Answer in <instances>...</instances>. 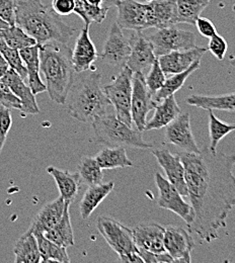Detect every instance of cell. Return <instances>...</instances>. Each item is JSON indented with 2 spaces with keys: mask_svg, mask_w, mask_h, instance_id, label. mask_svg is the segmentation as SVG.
<instances>
[{
  "mask_svg": "<svg viewBox=\"0 0 235 263\" xmlns=\"http://www.w3.org/2000/svg\"><path fill=\"white\" fill-rule=\"evenodd\" d=\"M185 167L194 219L188 226L201 242L211 243L225 229L229 213L235 208L234 154L212 153L209 148L199 153L176 152Z\"/></svg>",
  "mask_w": 235,
  "mask_h": 263,
  "instance_id": "cell-1",
  "label": "cell"
},
{
  "mask_svg": "<svg viewBox=\"0 0 235 263\" xmlns=\"http://www.w3.org/2000/svg\"><path fill=\"white\" fill-rule=\"evenodd\" d=\"M15 25L37 41L67 44L75 29L64 23L46 0H17Z\"/></svg>",
  "mask_w": 235,
  "mask_h": 263,
  "instance_id": "cell-2",
  "label": "cell"
},
{
  "mask_svg": "<svg viewBox=\"0 0 235 263\" xmlns=\"http://www.w3.org/2000/svg\"><path fill=\"white\" fill-rule=\"evenodd\" d=\"M71 54L67 44L48 42L40 45V71L44 74L50 99L58 104H65L74 82Z\"/></svg>",
  "mask_w": 235,
  "mask_h": 263,
  "instance_id": "cell-3",
  "label": "cell"
},
{
  "mask_svg": "<svg viewBox=\"0 0 235 263\" xmlns=\"http://www.w3.org/2000/svg\"><path fill=\"white\" fill-rule=\"evenodd\" d=\"M91 69L89 73L74 79L65 103L72 118L92 124L95 119L106 114L111 102L101 86V72L95 65Z\"/></svg>",
  "mask_w": 235,
  "mask_h": 263,
  "instance_id": "cell-4",
  "label": "cell"
},
{
  "mask_svg": "<svg viewBox=\"0 0 235 263\" xmlns=\"http://www.w3.org/2000/svg\"><path fill=\"white\" fill-rule=\"evenodd\" d=\"M94 142L106 147H129L134 149H153V144L146 142L138 129L120 121L116 116L104 114L92 123Z\"/></svg>",
  "mask_w": 235,
  "mask_h": 263,
  "instance_id": "cell-5",
  "label": "cell"
},
{
  "mask_svg": "<svg viewBox=\"0 0 235 263\" xmlns=\"http://www.w3.org/2000/svg\"><path fill=\"white\" fill-rule=\"evenodd\" d=\"M97 228L109 246L118 254L120 262H143L131 229L119 221L104 216L98 218Z\"/></svg>",
  "mask_w": 235,
  "mask_h": 263,
  "instance_id": "cell-6",
  "label": "cell"
},
{
  "mask_svg": "<svg viewBox=\"0 0 235 263\" xmlns=\"http://www.w3.org/2000/svg\"><path fill=\"white\" fill-rule=\"evenodd\" d=\"M132 76L133 72L127 67H123L121 72L116 75L112 82L102 86L104 95L114 105L116 117L132 127L131 99H132Z\"/></svg>",
  "mask_w": 235,
  "mask_h": 263,
  "instance_id": "cell-7",
  "label": "cell"
},
{
  "mask_svg": "<svg viewBox=\"0 0 235 263\" xmlns=\"http://www.w3.org/2000/svg\"><path fill=\"white\" fill-rule=\"evenodd\" d=\"M146 36L151 42L156 57L173 51L189 50L196 47L195 33L173 27L156 29V31Z\"/></svg>",
  "mask_w": 235,
  "mask_h": 263,
  "instance_id": "cell-8",
  "label": "cell"
},
{
  "mask_svg": "<svg viewBox=\"0 0 235 263\" xmlns=\"http://www.w3.org/2000/svg\"><path fill=\"white\" fill-rule=\"evenodd\" d=\"M118 9L117 24L121 29L134 32H143L151 29V10L149 2L136 0H119L116 4Z\"/></svg>",
  "mask_w": 235,
  "mask_h": 263,
  "instance_id": "cell-9",
  "label": "cell"
},
{
  "mask_svg": "<svg viewBox=\"0 0 235 263\" xmlns=\"http://www.w3.org/2000/svg\"><path fill=\"white\" fill-rule=\"evenodd\" d=\"M155 183L158 190V206L172 212L189 226L194 219L191 203L187 202L178 191L159 172L155 173Z\"/></svg>",
  "mask_w": 235,
  "mask_h": 263,
  "instance_id": "cell-10",
  "label": "cell"
},
{
  "mask_svg": "<svg viewBox=\"0 0 235 263\" xmlns=\"http://www.w3.org/2000/svg\"><path fill=\"white\" fill-rule=\"evenodd\" d=\"M156 101L145 82V76L136 72L132 76V99H131V117L132 122L139 131H144L147 122V116L154 109Z\"/></svg>",
  "mask_w": 235,
  "mask_h": 263,
  "instance_id": "cell-11",
  "label": "cell"
},
{
  "mask_svg": "<svg viewBox=\"0 0 235 263\" xmlns=\"http://www.w3.org/2000/svg\"><path fill=\"white\" fill-rule=\"evenodd\" d=\"M130 52L131 46L129 40L124 35L118 24L114 23L105 39L103 50L99 54L101 62L111 67L123 68L126 66Z\"/></svg>",
  "mask_w": 235,
  "mask_h": 263,
  "instance_id": "cell-12",
  "label": "cell"
},
{
  "mask_svg": "<svg viewBox=\"0 0 235 263\" xmlns=\"http://www.w3.org/2000/svg\"><path fill=\"white\" fill-rule=\"evenodd\" d=\"M166 128L167 143L177 148L179 152L199 153L201 151L192 133L189 112H180Z\"/></svg>",
  "mask_w": 235,
  "mask_h": 263,
  "instance_id": "cell-13",
  "label": "cell"
},
{
  "mask_svg": "<svg viewBox=\"0 0 235 263\" xmlns=\"http://www.w3.org/2000/svg\"><path fill=\"white\" fill-rule=\"evenodd\" d=\"M165 249L173 259V263H190L195 241L189 230L168 226L165 230Z\"/></svg>",
  "mask_w": 235,
  "mask_h": 263,
  "instance_id": "cell-14",
  "label": "cell"
},
{
  "mask_svg": "<svg viewBox=\"0 0 235 263\" xmlns=\"http://www.w3.org/2000/svg\"><path fill=\"white\" fill-rule=\"evenodd\" d=\"M131 52L126 66L133 72L147 74L157 57L154 54L153 46L143 32H135L129 39Z\"/></svg>",
  "mask_w": 235,
  "mask_h": 263,
  "instance_id": "cell-15",
  "label": "cell"
},
{
  "mask_svg": "<svg viewBox=\"0 0 235 263\" xmlns=\"http://www.w3.org/2000/svg\"><path fill=\"white\" fill-rule=\"evenodd\" d=\"M153 156L165 170L168 180L184 197H188V187L185 179V167L177 154H172L168 148L160 147L152 150Z\"/></svg>",
  "mask_w": 235,
  "mask_h": 263,
  "instance_id": "cell-16",
  "label": "cell"
},
{
  "mask_svg": "<svg viewBox=\"0 0 235 263\" xmlns=\"http://www.w3.org/2000/svg\"><path fill=\"white\" fill-rule=\"evenodd\" d=\"M99 54L94 42L89 36V26L81 29L78 34L74 49L71 54V61L75 73H83L88 71L98 59Z\"/></svg>",
  "mask_w": 235,
  "mask_h": 263,
  "instance_id": "cell-17",
  "label": "cell"
},
{
  "mask_svg": "<svg viewBox=\"0 0 235 263\" xmlns=\"http://www.w3.org/2000/svg\"><path fill=\"white\" fill-rule=\"evenodd\" d=\"M208 50L202 47H194L189 50L173 51L166 55L157 57V61L166 75L176 74L186 71L189 67L201 58Z\"/></svg>",
  "mask_w": 235,
  "mask_h": 263,
  "instance_id": "cell-18",
  "label": "cell"
},
{
  "mask_svg": "<svg viewBox=\"0 0 235 263\" xmlns=\"http://www.w3.org/2000/svg\"><path fill=\"white\" fill-rule=\"evenodd\" d=\"M1 80L9 87L12 93L21 100L22 107L20 110L24 116L40 114L35 96L33 93L30 85L27 84L26 80H24L14 70L9 68Z\"/></svg>",
  "mask_w": 235,
  "mask_h": 263,
  "instance_id": "cell-19",
  "label": "cell"
},
{
  "mask_svg": "<svg viewBox=\"0 0 235 263\" xmlns=\"http://www.w3.org/2000/svg\"><path fill=\"white\" fill-rule=\"evenodd\" d=\"M165 230L166 228L157 223H146L136 226L132 232L137 247L154 253L165 252Z\"/></svg>",
  "mask_w": 235,
  "mask_h": 263,
  "instance_id": "cell-20",
  "label": "cell"
},
{
  "mask_svg": "<svg viewBox=\"0 0 235 263\" xmlns=\"http://www.w3.org/2000/svg\"><path fill=\"white\" fill-rule=\"evenodd\" d=\"M65 204L66 201L61 197L45 204L35 216L30 229L43 234L51 230L61 220Z\"/></svg>",
  "mask_w": 235,
  "mask_h": 263,
  "instance_id": "cell-21",
  "label": "cell"
},
{
  "mask_svg": "<svg viewBox=\"0 0 235 263\" xmlns=\"http://www.w3.org/2000/svg\"><path fill=\"white\" fill-rule=\"evenodd\" d=\"M153 117L146 122L144 131L159 130L166 128L180 112L182 109L176 102L174 95L169 96L167 99L157 102Z\"/></svg>",
  "mask_w": 235,
  "mask_h": 263,
  "instance_id": "cell-22",
  "label": "cell"
},
{
  "mask_svg": "<svg viewBox=\"0 0 235 263\" xmlns=\"http://www.w3.org/2000/svg\"><path fill=\"white\" fill-rule=\"evenodd\" d=\"M47 172L54 178L60 197L66 202L72 203L77 197L80 186L81 178L79 173H71L68 170H61L54 166H49Z\"/></svg>",
  "mask_w": 235,
  "mask_h": 263,
  "instance_id": "cell-23",
  "label": "cell"
},
{
  "mask_svg": "<svg viewBox=\"0 0 235 263\" xmlns=\"http://www.w3.org/2000/svg\"><path fill=\"white\" fill-rule=\"evenodd\" d=\"M21 57L28 71V82L34 96L47 91L46 84L40 76V45L20 50Z\"/></svg>",
  "mask_w": 235,
  "mask_h": 263,
  "instance_id": "cell-24",
  "label": "cell"
},
{
  "mask_svg": "<svg viewBox=\"0 0 235 263\" xmlns=\"http://www.w3.org/2000/svg\"><path fill=\"white\" fill-rule=\"evenodd\" d=\"M151 29L173 27L177 24L176 0H150Z\"/></svg>",
  "mask_w": 235,
  "mask_h": 263,
  "instance_id": "cell-25",
  "label": "cell"
},
{
  "mask_svg": "<svg viewBox=\"0 0 235 263\" xmlns=\"http://www.w3.org/2000/svg\"><path fill=\"white\" fill-rule=\"evenodd\" d=\"M114 187L115 183L113 181L88 186L79 203L81 218L83 220L88 219L101 201L112 193Z\"/></svg>",
  "mask_w": 235,
  "mask_h": 263,
  "instance_id": "cell-26",
  "label": "cell"
},
{
  "mask_svg": "<svg viewBox=\"0 0 235 263\" xmlns=\"http://www.w3.org/2000/svg\"><path fill=\"white\" fill-rule=\"evenodd\" d=\"M189 105L196 106L206 110H224L235 111V92L220 96H200L193 95L186 99Z\"/></svg>",
  "mask_w": 235,
  "mask_h": 263,
  "instance_id": "cell-27",
  "label": "cell"
},
{
  "mask_svg": "<svg viewBox=\"0 0 235 263\" xmlns=\"http://www.w3.org/2000/svg\"><path fill=\"white\" fill-rule=\"evenodd\" d=\"M70 204L71 203L66 202L61 220L51 230L44 233V236L47 239L56 243L59 246L66 247V248L75 245L73 228H72L70 212H69Z\"/></svg>",
  "mask_w": 235,
  "mask_h": 263,
  "instance_id": "cell-28",
  "label": "cell"
},
{
  "mask_svg": "<svg viewBox=\"0 0 235 263\" xmlns=\"http://www.w3.org/2000/svg\"><path fill=\"white\" fill-rule=\"evenodd\" d=\"M15 263L41 262L38 242L32 231H27L15 243L13 248Z\"/></svg>",
  "mask_w": 235,
  "mask_h": 263,
  "instance_id": "cell-29",
  "label": "cell"
},
{
  "mask_svg": "<svg viewBox=\"0 0 235 263\" xmlns=\"http://www.w3.org/2000/svg\"><path fill=\"white\" fill-rule=\"evenodd\" d=\"M32 232L34 233V237L38 242V247L41 255V262L69 263L71 261L68 255L66 247L59 246L56 243L50 241L41 232H37V231H32Z\"/></svg>",
  "mask_w": 235,
  "mask_h": 263,
  "instance_id": "cell-30",
  "label": "cell"
},
{
  "mask_svg": "<svg viewBox=\"0 0 235 263\" xmlns=\"http://www.w3.org/2000/svg\"><path fill=\"white\" fill-rule=\"evenodd\" d=\"M96 159L102 169H116L133 166V162L128 157L124 147H106L98 153Z\"/></svg>",
  "mask_w": 235,
  "mask_h": 263,
  "instance_id": "cell-31",
  "label": "cell"
},
{
  "mask_svg": "<svg viewBox=\"0 0 235 263\" xmlns=\"http://www.w3.org/2000/svg\"><path fill=\"white\" fill-rule=\"evenodd\" d=\"M200 65L201 61H197L191 67H189L186 71L176 74H171L170 77L166 79L162 87L153 96L154 100L156 102H159L162 99H167L169 96H172L176 91H178L185 85V82L187 81L189 76L193 74L195 71H197L200 68Z\"/></svg>",
  "mask_w": 235,
  "mask_h": 263,
  "instance_id": "cell-32",
  "label": "cell"
},
{
  "mask_svg": "<svg viewBox=\"0 0 235 263\" xmlns=\"http://www.w3.org/2000/svg\"><path fill=\"white\" fill-rule=\"evenodd\" d=\"M210 0H176L177 24L194 25Z\"/></svg>",
  "mask_w": 235,
  "mask_h": 263,
  "instance_id": "cell-33",
  "label": "cell"
},
{
  "mask_svg": "<svg viewBox=\"0 0 235 263\" xmlns=\"http://www.w3.org/2000/svg\"><path fill=\"white\" fill-rule=\"evenodd\" d=\"M0 39H2L8 47L19 51L38 44L34 37L29 35L16 25L0 30Z\"/></svg>",
  "mask_w": 235,
  "mask_h": 263,
  "instance_id": "cell-34",
  "label": "cell"
},
{
  "mask_svg": "<svg viewBox=\"0 0 235 263\" xmlns=\"http://www.w3.org/2000/svg\"><path fill=\"white\" fill-rule=\"evenodd\" d=\"M102 168L98 163L96 157L83 156L78 163V173L81 182L87 186L96 185L102 182L103 173Z\"/></svg>",
  "mask_w": 235,
  "mask_h": 263,
  "instance_id": "cell-35",
  "label": "cell"
},
{
  "mask_svg": "<svg viewBox=\"0 0 235 263\" xmlns=\"http://www.w3.org/2000/svg\"><path fill=\"white\" fill-rule=\"evenodd\" d=\"M235 131V124H226L219 120L213 110H209V150L212 153L217 152V147L220 141L231 132Z\"/></svg>",
  "mask_w": 235,
  "mask_h": 263,
  "instance_id": "cell-36",
  "label": "cell"
},
{
  "mask_svg": "<svg viewBox=\"0 0 235 263\" xmlns=\"http://www.w3.org/2000/svg\"><path fill=\"white\" fill-rule=\"evenodd\" d=\"M74 13L78 14L84 22L85 26H91L93 23L101 24L107 14V9L88 3L86 0H74Z\"/></svg>",
  "mask_w": 235,
  "mask_h": 263,
  "instance_id": "cell-37",
  "label": "cell"
},
{
  "mask_svg": "<svg viewBox=\"0 0 235 263\" xmlns=\"http://www.w3.org/2000/svg\"><path fill=\"white\" fill-rule=\"evenodd\" d=\"M0 54L3 56L10 69L14 70L24 80H28V71L19 50L8 47L4 41L0 39Z\"/></svg>",
  "mask_w": 235,
  "mask_h": 263,
  "instance_id": "cell-38",
  "label": "cell"
},
{
  "mask_svg": "<svg viewBox=\"0 0 235 263\" xmlns=\"http://www.w3.org/2000/svg\"><path fill=\"white\" fill-rule=\"evenodd\" d=\"M166 77L167 75L164 73L162 69L160 68V65L156 59L153 65L151 66V68L147 72V74L145 75L146 85L153 96L162 87L167 79Z\"/></svg>",
  "mask_w": 235,
  "mask_h": 263,
  "instance_id": "cell-39",
  "label": "cell"
},
{
  "mask_svg": "<svg viewBox=\"0 0 235 263\" xmlns=\"http://www.w3.org/2000/svg\"><path fill=\"white\" fill-rule=\"evenodd\" d=\"M12 126V116L10 108L0 103V153L5 145L7 135Z\"/></svg>",
  "mask_w": 235,
  "mask_h": 263,
  "instance_id": "cell-40",
  "label": "cell"
},
{
  "mask_svg": "<svg viewBox=\"0 0 235 263\" xmlns=\"http://www.w3.org/2000/svg\"><path fill=\"white\" fill-rule=\"evenodd\" d=\"M227 49H228L227 42L225 41V39L222 35L216 33L212 37L209 39V44H208L207 50H209L210 53L215 58H217L219 61L224 60Z\"/></svg>",
  "mask_w": 235,
  "mask_h": 263,
  "instance_id": "cell-41",
  "label": "cell"
},
{
  "mask_svg": "<svg viewBox=\"0 0 235 263\" xmlns=\"http://www.w3.org/2000/svg\"><path fill=\"white\" fill-rule=\"evenodd\" d=\"M0 103L8 108H15L21 109L22 102L17 99L12 91L9 89V87L0 79Z\"/></svg>",
  "mask_w": 235,
  "mask_h": 263,
  "instance_id": "cell-42",
  "label": "cell"
},
{
  "mask_svg": "<svg viewBox=\"0 0 235 263\" xmlns=\"http://www.w3.org/2000/svg\"><path fill=\"white\" fill-rule=\"evenodd\" d=\"M17 0H0V17L9 26L15 25V8Z\"/></svg>",
  "mask_w": 235,
  "mask_h": 263,
  "instance_id": "cell-43",
  "label": "cell"
},
{
  "mask_svg": "<svg viewBox=\"0 0 235 263\" xmlns=\"http://www.w3.org/2000/svg\"><path fill=\"white\" fill-rule=\"evenodd\" d=\"M195 26L197 27L198 32H199L200 34L203 35L204 37L210 39V37H212L214 34L217 33V30H216V27L214 26V24H213L209 18L203 17L201 15L196 20Z\"/></svg>",
  "mask_w": 235,
  "mask_h": 263,
  "instance_id": "cell-44",
  "label": "cell"
},
{
  "mask_svg": "<svg viewBox=\"0 0 235 263\" xmlns=\"http://www.w3.org/2000/svg\"><path fill=\"white\" fill-rule=\"evenodd\" d=\"M51 6L53 10L60 16H66L74 11V0H52Z\"/></svg>",
  "mask_w": 235,
  "mask_h": 263,
  "instance_id": "cell-45",
  "label": "cell"
},
{
  "mask_svg": "<svg viewBox=\"0 0 235 263\" xmlns=\"http://www.w3.org/2000/svg\"><path fill=\"white\" fill-rule=\"evenodd\" d=\"M8 69H9V66L3 58V56L0 54V79L6 74Z\"/></svg>",
  "mask_w": 235,
  "mask_h": 263,
  "instance_id": "cell-46",
  "label": "cell"
},
{
  "mask_svg": "<svg viewBox=\"0 0 235 263\" xmlns=\"http://www.w3.org/2000/svg\"><path fill=\"white\" fill-rule=\"evenodd\" d=\"M118 1H119V0H103V1H102V4H101V7H103V8H105V9L110 10L112 7L116 6V4H117Z\"/></svg>",
  "mask_w": 235,
  "mask_h": 263,
  "instance_id": "cell-47",
  "label": "cell"
},
{
  "mask_svg": "<svg viewBox=\"0 0 235 263\" xmlns=\"http://www.w3.org/2000/svg\"><path fill=\"white\" fill-rule=\"evenodd\" d=\"M88 3L93 4V5H97V6H101L102 1L103 0H86Z\"/></svg>",
  "mask_w": 235,
  "mask_h": 263,
  "instance_id": "cell-48",
  "label": "cell"
},
{
  "mask_svg": "<svg viewBox=\"0 0 235 263\" xmlns=\"http://www.w3.org/2000/svg\"><path fill=\"white\" fill-rule=\"evenodd\" d=\"M8 27H9V25H8L7 23H5V22L0 17V30L5 29V28H8Z\"/></svg>",
  "mask_w": 235,
  "mask_h": 263,
  "instance_id": "cell-49",
  "label": "cell"
},
{
  "mask_svg": "<svg viewBox=\"0 0 235 263\" xmlns=\"http://www.w3.org/2000/svg\"><path fill=\"white\" fill-rule=\"evenodd\" d=\"M230 64L235 68V57H230Z\"/></svg>",
  "mask_w": 235,
  "mask_h": 263,
  "instance_id": "cell-50",
  "label": "cell"
}]
</instances>
